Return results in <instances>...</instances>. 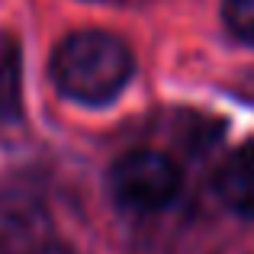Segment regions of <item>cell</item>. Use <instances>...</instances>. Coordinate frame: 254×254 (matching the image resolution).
<instances>
[{"instance_id":"1","label":"cell","mask_w":254,"mask_h":254,"mask_svg":"<svg viewBox=\"0 0 254 254\" xmlns=\"http://www.w3.org/2000/svg\"><path fill=\"white\" fill-rule=\"evenodd\" d=\"M135 71L129 45L103 29L71 32L52 52L49 74L64 100L81 106H106L126 90Z\"/></svg>"},{"instance_id":"2","label":"cell","mask_w":254,"mask_h":254,"mask_svg":"<svg viewBox=\"0 0 254 254\" xmlns=\"http://www.w3.org/2000/svg\"><path fill=\"white\" fill-rule=\"evenodd\" d=\"M110 190L123 209L158 212L171 206L180 193V171L161 151H132L119 158L110 171Z\"/></svg>"},{"instance_id":"3","label":"cell","mask_w":254,"mask_h":254,"mask_svg":"<svg viewBox=\"0 0 254 254\" xmlns=\"http://www.w3.org/2000/svg\"><path fill=\"white\" fill-rule=\"evenodd\" d=\"M216 190L229 209L254 219V138L229 155L216 177Z\"/></svg>"},{"instance_id":"4","label":"cell","mask_w":254,"mask_h":254,"mask_svg":"<svg viewBox=\"0 0 254 254\" xmlns=\"http://www.w3.org/2000/svg\"><path fill=\"white\" fill-rule=\"evenodd\" d=\"M23 116V49L16 36H0V126Z\"/></svg>"},{"instance_id":"5","label":"cell","mask_w":254,"mask_h":254,"mask_svg":"<svg viewBox=\"0 0 254 254\" xmlns=\"http://www.w3.org/2000/svg\"><path fill=\"white\" fill-rule=\"evenodd\" d=\"M222 16H225V26L242 42L254 45V0H225Z\"/></svg>"},{"instance_id":"6","label":"cell","mask_w":254,"mask_h":254,"mask_svg":"<svg viewBox=\"0 0 254 254\" xmlns=\"http://www.w3.org/2000/svg\"><path fill=\"white\" fill-rule=\"evenodd\" d=\"M23 232V212L13 199L0 196V245H6L10 238H16Z\"/></svg>"}]
</instances>
